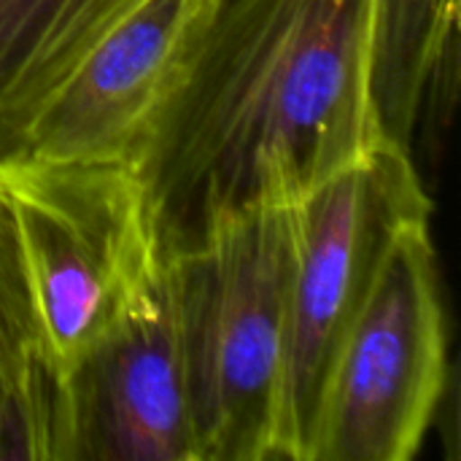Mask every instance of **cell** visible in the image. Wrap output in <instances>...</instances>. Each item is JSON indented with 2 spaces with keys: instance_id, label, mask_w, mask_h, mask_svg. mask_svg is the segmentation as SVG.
Here are the masks:
<instances>
[{
  "instance_id": "1",
  "label": "cell",
  "mask_w": 461,
  "mask_h": 461,
  "mask_svg": "<svg viewBox=\"0 0 461 461\" xmlns=\"http://www.w3.org/2000/svg\"><path fill=\"white\" fill-rule=\"evenodd\" d=\"M375 0H219L140 170L162 240L219 211L300 203L386 143Z\"/></svg>"
},
{
  "instance_id": "2",
  "label": "cell",
  "mask_w": 461,
  "mask_h": 461,
  "mask_svg": "<svg viewBox=\"0 0 461 461\" xmlns=\"http://www.w3.org/2000/svg\"><path fill=\"white\" fill-rule=\"evenodd\" d=\"M41 338L62 384L149 297L165 240L138 162L22 151L0 162Z\"/></svg>"
},
{
  "instance_id": "3",
  "label": "cell",
  "mask_w": 461,
  "mask_h": 461,
  "mask_svg": "<svg viewBox=\"0 0 461 461\" xmlns=\"http://www.w3.org/2000/svg\"><path fill=\"white\" fill-rule=\"evenodd\" d=\"M300 203L213 213L176 257L200 461H273Z\"/></svg>"
},
{
  "instance_id": "4",
  "label": "cell",
  "mask_w": 461,
  "mask_h": 461,
  "mask_svg": "<svg viewBox=\"0 0 461 461\" xmlns=\"http://www.w3.org/2000/svg\"><path fill=\"white\" fill-rule=\"evenodd\" d=\"M432 211L413 151L375 146L300 200L273 459L308 461L340 346L365 305L394 232Z\"/></svg>"
},
{
  "instance_id": "5",
  "label": "cell",
  "mask_w": 461,
  "mask_h": 461,
  "mask_svg": "<svg viewBox=\"0 0 461 461\" xmlns=\"http://www.w3.org/2000/svg\"><path fill=\"white\" fill-rule=\"evenodd\" d=\"M432 211L392 238L335 359L308 461H411L448 386V313Z\"/></svg>"
},
{
  "instance_id": "6",
  "label": "cell",
  "mask_w": 461,
  "mask_h": 461,
  "mask_svg": "<svg viewBox=\"0 0 461 461\" xmlns=\"http://www.w3.org/2000/svg\"><path fill=\"white\" fill-rule=\"evenodd\" d=\"M68 461H200L173 249L149 297L65 381Z\"/></svg>"
},
{
  "instance_id": "7",
  "label": "cell",
  "mask_w": 461,
  "mask_h": 461,
  "mask_svg": "<svg viewBox=\"0 0 461 461\" xmlns=\"http://www.w3.org/2000/svg\"><path fill=\"white\" fill-rule=\"evenodd\" d=\"M219 0H140L81 59L24 151L143 159Z\"/></svg>"
},
{
  "instance_id": "8",
  "label": "cell",
  "mask_w": 461,
  "mask_h": 461,
  "mask_svg": "<svg viewBox=\"0 0 461 461\" xmlns=\"http://www.w3.org/2000/svg\"><path fill=\"white\" fill-rule=\"evenodd\" d=\"M140 0H0V162L30 135L92 46Z\"/></svg>"
},
{
  "instance_id": "9",
  "label": "cell",
  "mask_w": 461,
  "mask_h": 461,
  "mask_svg": "<svg viewBox=\"0 0 461 461\" xmlns=\"http://www.w3.org/2000/svg\"><path fill=\"white\" fill-rule=\"evenodd\" d=\"M0 461H68L65 384L54 373L16 230L0 194Z\"/></svg>"
},
{
  "instance_id": "10",
  "label": "cell",
  "mask_w": 461,
  "mask_h": 461,
  "mask_svg": "<svg viewBox=\"0 0 461 461\" xmlns=\"http://www.w3.org/2000/svg\"><path fill=\"white\" fill-rule=\"evenodd\" d=\"M459 0H375L373 97L384 140L413 151L443 59L454 51Z\"/></svg>"
}]
</instances>
